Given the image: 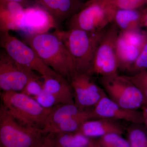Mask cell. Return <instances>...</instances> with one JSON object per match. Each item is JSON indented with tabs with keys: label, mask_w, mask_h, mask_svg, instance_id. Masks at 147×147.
Masks as SVG:
<instances>
[{
	"label": "cell",
	"mask_w": 147,
	"mask_h": 147,
	"mask_svg": "<svg viewBox=\"0 0 147 147\" xmlns=\"http://www.w3.org/2000/svg\"><path fill=\"white\" fill-rule=\"evenodd\" d=\"M120 34L130 45L142 50L146 38V30L141 29H132L120 31Z\"/></svg>",
	"instance_id": "23"
},
{
	"label": "cell",
	"mask_w": 147,
	"mask_h": 147,
	"mask_svg": "<svg viewBox=\"0 0 147 147\" xmlns=\"http://www.w3.org/2000/svg\"><path fill=\"white\" fill-rule=\"evenodd\" d=\"M33 71L16 63L5 51L0 54V88L3 92H21Z\"/></svg>",
	"instance_id": "10"
},
{
	"label": "cell",
	"mask_w": 147,
	"mask_h": 147,
	"mask_svg": "<svg viewBox=\"0 0 147 147\" xmlns=\"http://www.w3.org/2000/svg\"><path fill=\"white\" fill-rule=\"evenodd\" d=\"M142 10L139 9H117L113 22L120 31L141 29Z\"/></svg>",
	"instance_id": "20"
},
{
	"label": "cell",
	"mask_w": 147,
	"mask_h": 147,
	"mask_svg": "<svg viewBox=\"0 0 147 147\" xmlns=\"http://www.w3.org/2000/svg\"><path fill=\"white\" fill-rule=\"evenodd\" d=\"M1 1H10L18 3L24 8H28L34 5L33 0H1Z\"/></svg>",
	"instance_id": "30"
},
{
	"label": "cell",
	"mask_w": 147,
	"mask_h": 147,
	"mask_svg": "<svg viewBox=\"0 0 147 147\" xmlns=\"http://www.w3.org/2000/svg\"><path fill=\"white\" fill-rule=\"evenodd\" d=\"M84 110L75 104H59L55 105L51 109L43 131L47 134L53 127L76 115Z\"/></svg>",
	"instance_id": "19"
},
{
	"label": "cell",
	"mask_w": 147,
	"mask_h": 147,
	"mask_svg": "<svg viewBox=\"0 0 147 147\" xmlns=\"http://www.w3.org/2000/svg\"><path fill=\"white\" fill-rule=\"evenodd\" d=\"M93 108H88L83 110L76 115L71 117L53 127L47 134L57 132L74 133L79 132L82 125L85 122L94 119Z\"/></svg>",
	"instance_id": "21"
},
{
	"label": "cell",
	"mask_w": 147,
	"mask_h": 147,
	"mask_svg": "<svg viewBox=\"0 0 147 147\" xmlns=\"http://www.w3.org/2000/svg\"><path fill=\"white\" fill-rule=\"evenodd\" d=\"M53 147H87L94 144L95 139L79 132L48 133Z\"/></svg>",
	"instance_id": "18"
},
{
	"label": "cell",
	"mask_w": 147,
	"mask_h": 147,
	"mask_svg": "<svg viewBox=\"0 0 147 147\" xmlns=\"http://www.w3.org/2000/svg\"><path fill=\"white\" fill-rule=\"evenodd\" d=\"M130 147H147V128L143 123H131L126 129Z\"/></svg>",
	"instance_id": "22"
},
{
	"label": "cell",
	"mask_w": 147,
	"mask_h": 147,
	"mask_svg": "<svg viewBox=\"0 0 147 147\" xmlns=\"http://www.w3.org/2000/svg\"><path fill=\"white\" fill-rule=\"evenodd\" d=\"M100 83L108 97L123 108L138 110L145 104L141 92L125 75L102 76Z\"/></svg>",
	"instance_id": "7"
},
{
	"label": "cell",
	"mask_w": 147,
	"mask_h": 147,
	"mask_svg": "<svg viewBox=\"0 0 147 147\" xmlns=\"http://www.w3.org/2000/svg\"><path fill=\"white\" fill-rule=\"evenodd\" d=\"M43 82L40 80L35 74L31 76L21 92L33 98L40 94L43 90Z\"/></svg>",
	"instance_id": "26"
},
{
	"label": "cell",
	"mask_w": 147,
	"mask_h": 147,
	"mask_svg": "<svg viewBox=\"0 0 147 147\" xmlns=\"http://www.w3.org/2000/svg\"><path fill=\"white\" fill-rule=\"evenodd\" d=\"M87 147H98L97 146V145H96L95 143H95L94 144L92 145V146H90Z\"/></svg>",
	"instance_id": "34"
},
{
	"label": "cell",
	"mask_w": 147,
	"mask_h": 147,
	"mask_svg": "<svg viewBox=\"0 0 147 147\" xmlns=\"http://www.w3.org/2000/svg\"><path fill=\"white\" fill-rule=\"evenodd\" d=\"M117 9H139L147 5V0H106Z\"/></svg>",
	"instance_id": "28"
},
{
	"label": "cell",
	"mask_w": 147,
	"mask_h": 147,
	"mask_svg": "<svg viewBox=\"0 0 147 147\" xmlns=\"http://www.w3.org/2000/svg\"><path fill=\"white\" fill-rule=\"evenodd\" d=\"M117 9L106 0H89L67 21L68 29L90 32L102 31L113 22Z\"/></svg>",
	"instance_id": "5"
},
{
	"label": "cell",
	"mask_w": 147,
	"mask_h": 147,
	"mask_svg": "<svg viewBox=\"0 0 147 147\" xmlns=\"http://www.w3.org/2000/svg\"><path fill=\"white\" fill-rule=\"evenodd\" d=\"M35 4L44 9L60 25L79 12L85 3L80 0H33Z\"/></svg>",
	"instance_id": "13"
},
{
	"label": "cell",
	"mask_w": 147,
	"mask_h": 147,
	"mask_svg": "<svg viewBox=\"0 0 147 147\" xmlns=\"http://www.w3.org/2000/svg\"><path fill=\"white\" fill-rule=\"evenodd\" d=\"M1 99L11 115L21 123L44 129L52 108H43L33 98L21 92H3Z\"/></svg>",
	"instance_id": "3"
},
{
	"label": "cell",
	"mask_w": 147,
	"mask_h": 147,
	"mask_svg": "<svg viewBox=\"0 0 147 147\" xmlns=\"http://www.w3.org/2000/svg\"><path fill=\"white\" fill-rule=\"evenodd\" d=\"M24 9L18 3L0 0L1 32L18 31L19 21Z\"/></svg>",
	"instance_id": "16"
},
{
	"label": "cell",
	"mask_w": 147,
	"mask_h": 147,
	"mask_svg": "<svg viewBox=\"0 0 147 147\" xmlns=\"http://www.w3.org/2000/svg\"><path fill=\"white\" fill-rule=\"evenodd\" d=\"M95 140L98 147H130L127 139L116 133L107 134Z\"/></svg>",
	"instance_id": "24"
},
{
	"label": "cell",
	"mask_w": 147,
	"mask_h": 147,
	"mask_svg": "<svg viewBox=\"0 0 147 147\" xmlns=\"http://www.w3.org/2000/svg\"><path fill=\"white\" fill-rule=\"evenodd\" d=\"M119 30L114 22L104 30L95 53L92 75L96 74L102 77L118 73L116 45Z\"/></svg>",
	"instance_id": "8"
},
{
	"label": "cell",
	"mask_w": 147,
	"mask_h": 147,
	"mask_svg": "<svg viewBox=\"0 0 147 147\" xmlns=\"http://www.w3.org/2000/svg\"><path fill=\"white\" fill-rule=\"evenodd\" d=\"M125 76L139 89L144 98L145 105L147 104V70L133 76Z\"/></svg>",
	"instance_id": "27"
},
{
	"label": "cell",
	"mask_w": 147,
	"mask_h": 147,
	"mask_svg": "<svg viewBox=\"0 0 147 147\" xmlns=\"http://www.w3.org/2000/svg\"><path fill=\"white\" fill-rule=\"evenodd\" d=\"M59 25L49 13L38 6L25 8L19 21L18 31L24 36L48 32L51 29H59Z\"/></svg>",
	"instance_id": "11"
},
{
	"label": "cell",
	"mask_w": 147,
	"mask_h": 147,
	"mask_svg": "<svg viewBox=\"0 0 147 147\" xmlns=\"http://www.w3.org/2000/svg\"><path fill=\"white\" fill-rule=\"evenodd\" d=\"M141 109L143 113V124L147 128V104L144 105Z\"/></svg>",
	"instance_id": "33"
},
{
	"label": "cell",
	"mask_w": 147,
	"mask_h": 147,
	"mask_svg": "<svg viewBox=\"0 0 147 147\" xmlns=\"http://www.w3.org/2000/svg\"><path fill=\"white\" fill-rule=\"evenodd\" d=\"M104 30L98 32L77 29L62 30L63 41L73 61L74 72L92 75L95 53Z\"/></svg>",
	"instance_id": "2"
},
{
	"label": "cell",
	"mask_w": 147,
	"mask_h": 147,
	"mask_svg": "<svg viewBox=\"0 0 147 147\" xmlns=\"http://www.w3.org/2000/svg\"><path fill=\"white\" fill-rule=\"evenodd\" d=\"M23 37V41L33 49L45 65L69 81L75 71L73 61L63 41L61 29Z\"/></svg>",
	"instance_id": "1"
},
{
	"label": "cell",
	"mask_w": 147,
	"mask_h": 147,
	"mask_svg": "<svg viewBox=\"0 0 147 147\" xmlns=\"http://www.w3.org/2000/svg\"><path fill=\"white\" fill-rule=\"evenodd\" d=\"M147 70V30L146 38L143 48L137 59L126 72L133 76Z\"/></svg>",
	"instance_id": "25"
},
{
	"label": "cell",
	"mask_w": 147,
	"mask_h": 147,
	"mask_svg": "<svg viewBox=\"0 0 147 147\" xmlns=\"http://www.w3.org/2000/svg\"><path fill=\"white\" fill-rule=\"evenodd\" d=\"M47 134L21 123L2 104L0 108V147H37Z\"/></svg>",
	"instance_id": "4"
},
{
	"label": "cell",
	"mask_w": 147,
	"mask_h": 147,
	"mask_svg": "<svg viewBox=\"0 0 147 147\" xmlns=\"http://www.w3.org/2000/svg\"><path fill=\"white\" fill-rule=\"evenodd\" d=\"M142 10V18L141 28H145L147 29V8Z\"/></svg>",
	"instance_id": "32"
},
{
	"label": "cell",
	"mask_w": 147,
	"mask_h": 147,
	"mask_svg": "<svg viewBox=\"0 0 147 147\" xmlns=\"http://www.w3.org/2000/svg\"><path fill=\"white\" fill-rule=\"evenodd\" d=\"M125 129L124 126L118 121L98 119L85 122L79 132L86 137L93 139L112 133L122 135L124 133Z\"/></svg>",
	"instance_id": "14"
},
{
	"label": "cell",
	"mask_w": 147,
	"mask_h": 147,
	"mask_svg": "<svg viewBox=\"0 0 147 147\" xmlns=\"http://www.w3.org/2000/svg\"><path fill=\"white\" fill-rule=\"evenodd\" d=\"M37 147H53L52 142L48 134L46 135V137L43 139V141Z\"/></svg>",
	"instance_id": "31"
},
{
	"label": "cell",
	"mask_w": 147,
	"mask_h": 147,
	"mask_svg": "<svg viewBox=\"0 0 147 147\" xmlns=\"http://www.w3.org/2000/svg\"><path fill=\"white\" fill-rule=\"evenodd\" d=\"M92 75L74 72L69 82L74 91V103L82 110L94 108L107 95L102 88L95 83Z\"/></svg>",
	"instance_id": "9"
},
{
	"label": "cell",
	"mask_w": 147,
	"mask_h": 147,
	"mask_svg": "<svg viewBox=\"0 0 147 147\" xmlns=\"http://www.w3.org/2000/svg\"><path fill=\"white\" fill-rule=\"evenodd\" d=\"M94 119H108L124 121L131 123H143L142 111L123 108L110 99L108 96L102 99L93 108Z\"/></svg>",
	"instance_id": "12"
},
{
	"label": "cell",
	"mask_w": 147,
	"mask_h": 147,
	"mask_svg": "<svg viewBox=\"0 0 147 147\" xmlns=\"http://www.w3.org/2000/svg\"><path fill=\"white\" fill-rule=\"evenodd\" d=\"M141 51L139 48L126 42L119 34L116 45L118 69L126 72L136 60Z\"/></svg>",
	"instance_id": "17"
},
{
	"label": "cell",
	"mask_w": 147,
	"mask_h": 147,
	"mask_svg": "<svg viewBox=\"0 0 147 147\" xmlns=\"http://www.w3.org/2000/svg\"><path fill=\"white\" fill-rule=\"evenodd\" d=\"M32 98L46 109H51L58 104L54 96L44 89L40 94Z\"/></svg>",
	"instance_id": "29"
},
{
	"label": "cell",
	"mask_w": 147,
	"mask_h": 147,
	"mask_svg": "<svg viewBox=\"0 0 147 147\" xmlns=\"http://www.w3.org/2000/svg\"><path fill=\"white\" fill-rule=\"evenodd\" d=\"M0 45L18 65L31 71H37L42 78L60 76L42 62L32 48L11 35L9 32H1Z\"/></svg>",
	"instance_id": "6"
},
{
	"label": "cell",
	"mask_w": 147,
	"mask_h": 147,
	"mask_svg": "<svg viewBox=\"0 0 147 147\" xmlns=\"http://www.w3.org/2000/svg\"><path fill=\"white\" fill-rule=\"evenodd\" d=\"M43 89L54 96L58 104H73L74 95L70 82L61 75L43 78Z\"/></svg>",
	"instance_id": "15"
}]
</instances>
